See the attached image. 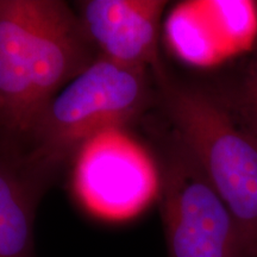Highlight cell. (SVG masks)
<instances>
[{"label":"cell","instance_id":"cell-1","mask_svg":"<svg viewBox=\"0 0 257 257\" xmlns=\"http://www.w3.org/2000/svg\"><path fill=\"white\" fill-rule=\"evenodd\" d=\"M99 55L59 0H0V148L19 155L51 99Z\"/></svg>","mask_w":257,"mask_h":257},{"label":"cell","instance_id":"cell-2","mask_svg":"<svg viewBox=\"0 0 257 257\" xmlns=\"http://www.w3.org/2000/svg\"><path fill=\"white\" fill-rule=\"evenodd\" d=\"M156 106L152 70L99 56L51 99L18 156L21 167L48 185L95 136L124 128Z\"/></svg>","mask_w":257,"mask_h":257},{"label":"cell","instance_id":"cell-3","mask_svg":"<svg viewBox=\"0 0 257 257\" xmlns=\"http://www.w3.org/2000/svg\"><path fill=\"white\" fill-rule=\"evenodd\" d=\"M156 108L191 150L232 214L248 257H257V140L205 82L161 62L152 70Z\"/></svg>","mask_w":257,"mask_h":257},{"label":"cell","instance_id":"cell-4","mask_svg":"<svg viewBox=\"0 0 257 257\" xmlns=\"http://www.w3.org/2000/svg\"><path fill=\"white\" fill-rule=\"evenodd\" d=\"M154 133L168 257H248L232 214L191 150L166 121Z\"/></svg>","mask_w":257,"mask_h":257},{"label":"cell","instance_id":"cell-5","mask_svg":"<svg viewBox=\"0 0 257 257\" xmlns=\"http://www.w3.org/2000/svg\"><path fill=\"white\" fill-rule=\"evenodd\" d=\"M72 165L74 194L98 219H133L157 198L159 174L153 154L124 128L95 136L80 150Z\"/></svg>","mask_w":257,"mask_h":257},{"label":"cell","instance_id":"cell-6","mask_svg":"<svg viewBox=\"0 0 257 257\" xmlns=\"http://www.w3.org/2000/svg\"><path fill=\"white\" fill-rule=\"evenodd\" d=\"M76 15L100 57L135 68L153 70L160 55L165 0H86Z\"/></svg>","mask_w":257,"mask_h":257},{"label":"cell","instance_id":"cell-7","mask_svg":"<svg viewBox=\"0 0 257 257\" xmlns=\"http://www.w3.org/2000/svg\"><path fill=\"white\" fill-rule=\"evenodd\" d=\"M46 185L17 167L0 205V257H37L35 218Z\"/></svg>","mask_w":257,"mask_h":257},{"label":"cell","instance_id":"cell-8","mask_svg":"<svg viewBox=\"0 0 257 257\" xmlns=\"http://www.w3.org/2000/svg\"><path fill=\"white\" fill-rule=\"evenodd\" d=\"M206 85L257 140V41L248 53Z\"/></svg>","mask_w":257,"mask_h":257}]
</instances>
